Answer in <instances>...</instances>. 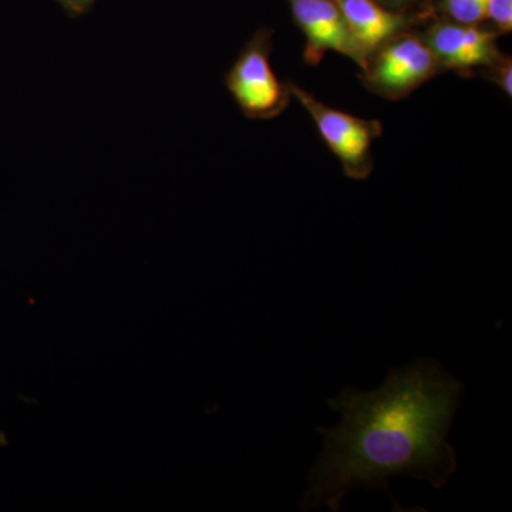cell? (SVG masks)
<instances>
[{
    "instance_id": "cell-2",
    "label": "cell",
    "mask_w": 512,
    "mask_h": 512,
    "mask_svg": "<svg viewBox=\"0 0 512 512\" xmlns=\"http://www.w3.org/2000/svg\"><path fill=\"white\" fill-rule=\"evenodd\" d=\"M272 30L259 29L225 74V86L251 120L281 116L292 99L288 83L279 82L272 69Z\"/></svg>"
},
{
    "instance_id": "cell-3",
    "label": "cell",
    "mask_w": 512,
    "mask_h": 512,
    "mask_svg": "<svg viewBox=\"0 0 512 512\" xmlns=\"http://www.w3.org/2000/svg\"><path fill=\"white\" fill-rule=\"evenodd\" d=\"M443 72L446 70L420 33L406 30L370 55L360 80L376 96L400 100Z\"/></svg>"
},
{
    "instance_id": "cell-7",
    "label": "cell",
    "mask_w": 512,
    "mask_h": 512,
    "mask_svg": "<svg viewBox=\"0 0 512 512\" xmlns=\"http://www.w3.org/2000/svg\"><path fill=\"white\" fill-rule=\"evenodd\" d=\"M348 23L350 32L360 46L372 55L383 43L399 33L412 29L423 13L416 16L410 13L393 12L384 8L376 0H333Z\"/></svg>"
},
{
    "instance_id": "cell-9",
    "label": "cell",
    "mask_w": 512,
    "mask_h": 512,
    "mask_svg": "<svg viewBox=\"0 0 512 512\" xmlns=\"http://www.w3.org/2000/svg\"><path fill=\"white\" fill-rule=\"evenodd\" d=\"M487 19L491 20L498 35H508L512 30V0H488Z\"/></svg>"
},
{
    "instance_id": "cell-6",
    "label": "cell",
    "mask_w": 512,
    "mask_h": 512,
    "mask_svg": "<svg viewBox=\"0 0 512 512\" xmlns=\"http://www.w3.org/2000/svg\"><path fill=\"white\" fill-rule=\"evenodd\" d=\"M420 36L446 72H473L504 57L497 45L500 35L494 29L464 25L444 16L431 22Z\"/></svg>"
},
{
    "instance_id": "cell-11",
    "label": "cell",
    "mask_w": 512,
    "mask_h": 512,
    "mask_svg": "<svg viewBox=\"0 0 512 512\" xmlns=\"http://www.w3.org/2000/svg\"><path fill=\"white\" fill-rule=\"evenodd\" d=\"M384 8L393 10V12L409 13L410 10L416 8V6H423L421 13L426 15L424 12V6H426V0H376ZM427 16V15H426Z\"/></svg>"
},
{
    "instance_id": "cell-10",
    "label": "cell",
    "mask_w": 512,
    "mask_h": 512,
    "mask_svg": "<svg viewBox=\"0 0 512 512\" xmlns=\"http://www.w3.org/2000/svg\"><path fill=\"white\" fill-rule=\"evenodd\" d=\"M483 76L491 83L497 84L508 97H512V62L510 56H505L491 66L484 67Z\"/></svg>"
},
{
    "instance_id": "cell-4",
    "label": "cell",
    "mask_w": 512,
    "mask_h": 512,
    "mask_svg": "<svg viewBox=\"0 0 512 512\" xmlns=\"http://www.w3.org/2000/svg\"><path fill=\"white\" fill-rule=\"evenodd\" d=\"M292 97L315 121L320 137L353 180H365L373 171L372 146L383 134L379 120H366L332 109L295 83H288Z\"/></svg>"
},
{
    "instance_id": "cell-5",
    "label": "cell",
    "mask_w": 512,
    "mask_h": 512,
    "mask_svg": "<svg viewBox=\"0 0 512 512\" xmlns=\"http://www.w3.org/2000/svg\"><path fill=\"white\" fill-rule=\"evenodd\" d=\"M293 19L306 37L303 60L309 66H318L328 52L340 53L365 69L369 53L360 46L350 32L333 0H288Z\"/></svg>"
},
{
    "instance_id": "cell-8",
    "label": "cell",
    "mask_w": 512,
    "mask_h": 512,
    "mask_svg": "<svg viewBox=\"0 0 512 512\" xmlns=\"http://www.w3.org/2000/svg\"><path fill=\"white\" fill-rule=\"evenodd\" d=\"M488 0H439L436 12L464 25H480L487 20Z\"/></svg>"
},
{
    "instance_id": "cell-12",
    "label": "cell",
    "mask_w": 512,
    "mask_h": 512,
    "mask_svg": "<svg viewBox=\"0 0 512 512\" xmlns=\"http://www.w3.org/2000/svg\"><path fill=\"white\" fill-rule=\"evenodd\" d=\"M69 15L79 16L86 13L87 10L92 8L96 0H56Z\"/></svg>"
},
{
    "instance_id": "cell-13",
    "label": "cell",
    "mask_w": 512,
    "mask_h": 512,
    "mask_svg": "<svg viewBox=\"0 0 512 512\" xmlns=\"http://www.w3.org/2000/svg\"><path fill=\"white\" fill-rule=\"evenodd\" d=\"M433 3L434 0H426V6H424V12H426V15H429V13L433 12V9H431Z\"/></svg>"
},
{
    "instance_id": "cell-1",
    "label": "cell",
    "mask_w": 512,
    "mask_h": 512,
    "mask_svg": "<svg viewBox=\"0 0 512 512\" xmlns=\"http://www.w3.org/2000/svg\"><path fill=\"white\" fill-rule=\"evenodd\" d=\"M463 389L439 363L421 359L390 372L375 392L348 389L332 397L329 406L342 423L319 429L325 450L309 474L302 510L339 511L353 488L390 495V478L403 474L443 488L457 468L446 439Z\"/></svg>"
}]
</instances>
